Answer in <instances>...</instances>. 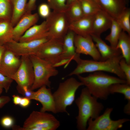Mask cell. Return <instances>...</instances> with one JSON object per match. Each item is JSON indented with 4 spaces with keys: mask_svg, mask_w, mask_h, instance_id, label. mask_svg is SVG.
<instances>
[{
    "mask_svg": "<svg viewBox=\"0 0 130 130\" xmlns=\"http://www.w3.org/2000/svg\"><path fill=\"white\" fill-rule=\"evenodd\" d=\"M98 99L92 96L86 87L83 88L79 96L75 100L78 109L76 117L77 127L79 130H86L88 120L95 119L103 110V104L98 101Z\"/></svg>",
    "mask_w": 130,
    "mask_h": 130,
    "instance_id": "6da1fadb",
    "label": "cell"
},
{
    "mask_svg": "<svg viewBox=\"0 0 130 130\" xmlns=\"http://www.w3.org/2000/svg\"><path fill=\"white\" fill-rule=\"evenodd\" d=\"M80 81L86 86L89 92L98 99L106 100L110 94L109 89L112 84L126 83V80L97 72L86 77L77 75Z\"/></svg>",
    "mask_w": 130,
    "mask_h": 130,
    "instance_id": "7a4b0ae2",
    "label": "cell"
},
{
    "mask_svg": "<svg viewBox=\"0 0 130 130\" xmlns=\"http://www.w3.org/2000/svg\"><path fill=\"white\" fill-rule=\"evenodd\" d=\"M122 55L104 61L84 60L80 58L76 62V68L68 75L71 76L86 73L104 71L116 75L119 78L125 80V75L120 67L119 62Z\"/></svg>",
    "mask_w": 130,
    "mask_h": 130,
    "instance_id": "3957f363",
    "label": "cell"
},
{
    "mask_svg": "<svg viewBox=\"0 0 130 130\" xmlns=\"http://www.w3.org/2000/svg\"><path fill=\"white\" fill-rule=\"evenodd\" d=\"M83 83L75 78L71 77L59 83L57 89L53 93L57 113H68L67 107L75 100L76 93Z\"/></svg>",
    "mask_w": 130,
    "mask_h": 130,
    "instance_id": "277c9868",
    "label": "cell"
},
{
    "mask_svg": "<svg viewBox=\"0 0 130 130\" xmlns=\"http://www.w3.org/2000/svg\"><path fill=\"white\" fill-rule=\"evenodd\" d=\"M29 58L32 65L34 76L31 89L33 91L44 85L50 88V78L57 76L58 71L51 63L35 55H30Z\"/></svg>",
    "mask_w": 130,
    "mask_h": 130,
    "instance_id": "5b68a950",
    "label": "cell"
},
{
    "mask_svg": "<svg viewBox=\"0 0 130 130\" xmlns=\"http://www.w3.org/2000/svg\"><path fill=\"white\" fill-rule=\"evenodd\" d=\"M60 125L59 121L52 114L33 111L26 119L20 130H56Z\"/></svg>",
    "mask_w": 130,
    "mask_h": 130,
    "instance_id": "8992f818",
    "label": "cell"
},
{
    "mask_svg": "<svg viewBox=\"0 0 130 130\" xmlns=\"http://www.w3.org/2000/svg\"><path fill=\"white\" fill-rule=\"evenodd\" d=\"M49 39H63L69 30L70 23L65 12L53 11L46 20Z\"/></svg>",
    "mask_w": 130,
    "mask_h": 130,
    "instance_id": "52a82bcc",
    "label": "cell"
},
{
    "mask_svg": "<svg viewBox=\"0 0 130 130\" xmlns=\"http://www.w3.org/2000/svg\"><path fill=\"white\" fill-rule=\"evenodd\" d=\"M113 108H108L104 113L95 119H90L88 120L87 130H117L121 128L123 124L130 121L127 118L114 120L111 118L110 114Z\"/></svg>",
    "mask_w": 130,
    "mask_h": 130,
    "instance_id": "ba28073f",
    "label": "cell"
},
{
    "mask_svg": "<svg viewBox=\"0 0 130 130\" xmlns=\"http://www.w3.org/2000/svg\"><path fill=\"white\" fill-rule=\"evenodd\" d=\"M63 40L49 39L39 47L35 55L48 61L53 65L56 64L62 60Z\"/></svg>",
    "mask_w": 130,
    "mask_h": 130,
    "instance_id": "9c48e42d",
    "label": "cell"
},
{
    "mask_svg": "<svg viewBox=\"0 0 130 130\" xmlns=\"http://www.w3.org/2000/svg\"><path fill=\"white\" fill-rule=\"evenodd\" d=\"M20 57V66L11 78L17 83V89L25 88L30 89L34 79L32 65L29 56H23Z\"/></svg>",
    "mask_w": 130,
    "mask_h": 130,
    "instance_id": "30bf717a",
    "label": "cell"
},
{
    "mask_svg": "<svg viewBox=\"0 0 130 130\" xmlns=\"http://www.w3.org/2000/svg\"><path fill=\"white\" fill-rule=\"evenodd\" d=\"M49 39L47 37L31 41L20 42L13 40L4 46L16 55H35L39 47Z\"/></svg>",
    "mask_w": 130,
    "mask_h": 130,
    "instance_id": "8fae6325",
    "label": "cell"
},
{
    "mask_svg": "<svg viewBox=\"0 0 130 130\" xmlns=\"http://www.w3.org/2000/svg\"><path fill=\"white\" fill-rule=\"evenodd\" d=\"M74 43L77 53L88 55L94 60H100V55L91 35L84 37L76 34Z\"/></svg>",
    "mask_w": 130,
    "mask_h": 130,
    "instance_id": "7c38bea8",
    "label": "cell"
},
{
    "mask_svg": "<svg viewBox=\"0 0 130 130\" xmlns=\"http://www.w3.org/2000/svg\"><path fill=\"white\" fill-rule=\"evenodd\" d=\"M20 57L6 48L0 64V73L11 78L20 65Z\"/></svg>",
    "mask_w": 130,
    "mask_h": 130,
    "instance_id": "4fadbf2b",
    "label": "cell"
},
{
    "mask_svg": "<svg viewBox=\"0 0 130 130\" xmlns=\"http://www.w3.org/2000/svg\"><path fill=\"white\" fill-rule=\"evenodd\" d=\"M32 100L39 102L42 107L40 111L43 112H50L57 113L53 93L50 88L43 86L34 91Z\"/></svg>",
    "mask_w": 130,
    "mask_h": 130,
    "instance_id": "5bb4252c",
    "label": "cell"
},
{
    "mask_svg": "<svg viewBox=\"0 0 130 130\" xmlns=\"http://www.w3.org/2000/svg\"><path fill=\"white\" fill-rule=\"evenodd\" d=\"M39 19L37 13H25L13 27V39L19 41L21 37L30 27L35 24Z\"/></svg>",
    "mask_w": 130,
    "mask_h": 130,
    "instance_id": "9a60e30c",
    "label": "cell"
},
{
    "mask_svg": "<svg viewBox=\"0 0 130 130\" xmlns=\"http://www.w3.org/2000/svg\"><path fill=\"white\" fill-rule=\"evenodd\" d=\"M94 15L84 16L70 23L69 30L77 35L84 37L92 33L93 22Z\"/></svg>",
    "mask_w": 130,
    "mask_h": 130,
    "instance_id": "2e32d148",
    "label": "cell"
},
{
    "mask_svg": "<svg viewBox=\"0 0 130 130\" xmlns=\"http://www.w3.org/2000/svg\"><path fill=\"white\" fill-rule=\"evenodd\" d=\"M112 19V18L104 11L101 9L99 11L94 15L92 34L100 36L102 33L110 28Z\"/></svg>",
    "mask_w": 130,
    "mask_h": 130,
    "instance_id": "e0dca14e",
    "label": "cell"
},
{
    "mask_svg": "<svg viewBox=\"0 0 130 130\" xmlns=\"http://www.w3.org/2000/svg\"><path fill=\"white\" fill-rule=\"evenodd\" d=\"M102 10L117 19L127 7L125 0H98Z\"/></svg>",
    "mask_w": 130,
    "mask_h": 130,
    "instance_id": "ac0fdd59",
    "label": "cell"
},
{
    "mask_svg": "<svg viewBox=\"0 0 130 130\" xmlns=\"http://www.w3.org/2000/svg\"><path fill=\"white\" fill-rule=\"evenodd\" d=\"M101 56L100 61H104L121 55L120 50L108 45L100 36L92 34L91 35Z\"/></svg>",
    "mask_w": 130,
    "mask_h": 130,
    "instance_id": "d6986e66",
    "label": "cell"
},
{
    "mask_svg": "<svg viewBox=\"0 0 130 130\" xmlns=\"http://www.w3.org/2000/svg\"><path fill=\"white\" fill-rule=\"evenodd\" d=\"M75 35L73 32L69 30L64 37L62 59H69L77 62L80 58V54L77 53L75 51L74 43Z\"/></svg>",
    "mask_w": 130,
    "mask_h": 130,
    "instance_id": "ffe728a7",
    "label": "cell"
},
{
    "mask_svg": "<svg viewBox=\"0 0 130 130\" xmlns=\"http://www.w3.org/2000/svg\"><path fill=\"white\" fill-rule=\"evenodd\" d=\"M48 35L47 23L45 20L39 24H35L30 27L21 37L19 41L34 40L47 37Z\"/></svg>",
    "mask_w": 130,
    "mask_h": 130,
    "instance_id": "44dd1931",
    "label": "cell"
},
{
    "mask_svg": "<svg viewBox=\"0 0 130 130\" xmlns=\"http://www.w3.org/2000/svg\"><path fill=\"white\" fill-rule=\"evenodd\" d=\"M12 8L11 20L13 27L25 14L27 0H10Z\"/></svg>",
    "mask_w": 130,
    "mask_h": 130,
    "instance_id": "7402d4cb",
    "label": "cell"
},
{
    "mask_svg": "<svg viewBox=\"0 0 130 130\" xmlns=\"http://www.w3.org/2000/svg\"><path fill=\"white\" fill-rule=\"evenodd\" d=\"M13 27L10 20L0 19V45L3 46L13 40Z\"/></svg>",
    "mask_w": 130,
    "mask_h": 130,
    "instance_id": "603a6c76",
    "label": "cell"
},
{
    "mask_svg": "<svg viewBox=\"0 0 130 130\" xmlns=\"http://www.w3.org/2000/svg\"><path fill=\"white\" fill-rule=\"evenodd\" d=\"M116 48L120 50L123 58L130 64V35L122 31Z\"/></svg>",
    "mask_w": 130,
    "mask_h": 130,
    "instance_id": "cb8c5ba5",
    "label": "cell"
},
{
    "mask_svg": "<svg viewBox=\"0 0 130 130\" xmlns=\"http://www.w3.org/2000/svg\"><path fill=\"white\" fill-rule=\"evenodd\" d=\"M65 13L70 23L84 16L79 0L73 2L69 5Z\"/></svg>",
    "mask_w": 130,
    "mask_h": 130,
    "instance_id": "d4e9b609",
    "label": "cell"
},
{
    "mask_svg": "<svg viewBox=\"0 0 130 130\" xmlns=\"http://www.w3.org/2000/svg\"><path fill=\"white\" fill-rule=\"evenodd\" d=\"M110 34L105 38L112 47L116 48L122 30L117 22L116 20L112 18V23Z\"/></svg>",
    "mask_w": 130,
    "mask_h": 130,
    "instance_id": "484cf974",
    "label": "cell"
},
{
    "mask_svg": "<svg viewBox=\"0 0 130 130\" xmlns=\"http://www.w3.org/2000/svg\"><path fill=\"white\" fill-rule=\"evenodd\" d=\"M84 16L95 15L102 9L100 5L94 0H79Z\"/></svg>",
    "mask_w": 130,
    "mask_h": 130,
    "instance_id": "4316f807",
    "label": "cell"
},
{
    "mask_svg": "<svg viewBox=\"0 0 130 130\" xmlns=\"http://www.w3.org/2000/svg\"><path fill=\"white\" fill-rule=\"evenodd\" d=\"M109 91L110 94L118 93L123 95L125 99L130 101V85L126 83H115L110 87Z\"/></svg>",
    "mask_w": 130,
    "mask_h": 130,
    "instance_id": "83f0119b",
    "label": "cell"
},
{
    "mask_svg": "<svg viewBox=\"0 0 130 130\" xmlns=\"http://www.w3.org/2000/svg\"><path fill=\"white\" fill-rule=\"evenodd\" d=\"M116 20L122 30L130 35V8L127 7Z\"/></svg>",
    "mask_w": 130,
    "mask_h": 130,
    "instance_id": "f1b7e54d",
    "label": "cell"
},
{
    "mask_svg": "<svg viewBox=\"0 0 130 130\" xmlns=\"http://www.w3.org/2000/svg\"><path fill=\"white\" fill-rule=\"evenodd\" d=\"M12 11L10 0H0V19L11 20Z\"/></svg>",
    "mask_w": 130,
    "mask_h": 130,
    "instance_id": "f546056e",
    "label": "cell"
},
{
    "mask_svg": "<svg viewBox=\"0 0 130 130\" xmlns=\"http://www.w3.org/2000/svg\"><path fill=\"white\" fill-rule=\"evenodd\" d=\"M47 3L54 11L65 12L69 6L67 0H47Z\"/></svg>",
    "mask_w": 130,
    "mask_h": 130,
    "instance_id": "4dcf8cb0",
    "label": "cell"
},
{
    "mask_svg": "<svg viewBox=\"0 0 130 130\" xmlns=\"http://www.w3.org/2000/svg\"><path fill=\"white\" fill-rule=\"evenodd\" d=\"M119 65L125 75L126 84L130 85V64H127L123 58L119 61Z\"/></svg>",
    "mask_w": 130,
    "mask_h": 130,
    "instance_id": "1f68e13d",
    "label": "cell"
},
{
    "mask_svg": "<svg viewBox=\"0 0 130 130\" xmlns=\"http://www.w3.org/2000/svg\"><path fill=\"white\" fill-rule=\"evenodd\" d=\"M39 16L43 18L46 19L50 15L51 12V8L47 3H42L40 4L38 8Z\"/></svg>",
    "mask_w": 130,
    "mask_h": 130,
    "instance_id": "d6a6232c",
    "label": "cell"
},
{
    "mask_svg": "<svg viewBox=\"0 0 130 130\" xmlns=\"http://www.w3.org/2000/svg\"><path fill=\"white\" fill-rule=\"evenodd\" d=\"M13 80L11 78L6 76L0 73V84L7 93L11 87Z\"/></svg>",
    "mask_w": 130,
    "mask_h": 130,
    "instance_id": "836d02e7",
    "label": "cell"
},
{
    "mask_svg": "<svg viewBox=\"0 0 130 130\" xmlns=\"http://www.w3.org/2000/svg\"><path fill=\"white\" fill-rule=\"evenodd\" d=\"M14 120L11 117L9 116H5L3 117L0 120L1 125L3 127L9 128L14 125Z\"/></svg>",
    "mask_w": 130,
    "mask_h": 130,
    "instance_id": "e575fe53",
    "label": "cell"
},
{
    "mask_svg": "<svg viewBox=\"0 0 130 130\" xmlns=\"http://www.w3.org/2000/svg\"><path fill=\"white\" fill-rule=\"evenodd\" d=\"M36 1V0H29L26 4L25 13H31L32 11L35 9Z\"/></svg>",
    "mask_w": 130,
    "mask_h": 130,
    "instance_id": "d590c367",
    "label": "cell"
},
{
    "mask_svg": "<svg viewBox=\"0 0 130 130\" xmlns=\"http://www.w3.org/2000/svg\"><path fill=\"white\" fill-rule=\"evenodd\" d=\"M10 101V97L7 96H2L0 97V109L3 107Z\"/></svg>",
    "mask_w": 130,
    "mask_h": 130,
    "instance_id": "8d00e7d4",
    "label": "cell"
},
{
    "mask_svg": "<svg viewBox=\"0 0 130 130\" xmlns=\"http://www.w3.org/2000/svg\"><path fill=\"white\" fill-rule=\"evenodd\" d=\"M72 60L69 59H66L61 60L56 64L53 65L55 67H58L64 65H65V67L67 66V65L69 64Z\"/></svg>",
    "mask_w": 130,
    "mask_h": 130,
    "instance_id": "74e56055",
    "label": "cell"
},
{
    "mask_svg": "<svg viewBox=\"0 0 130 130\" xmlns=\"http://www.w3.org/2000/svg\"><path fill=\"white\" fill-rule=\"evenodd\" d=\"M30 101V100L26 97L22 98L19 105L22 107H26L29 105Z\"/></svg>",
    "mask_w": 130,
    "mask_h": 130,
    "instance_id": "f35d334b",
    "label": "cell"
},
{
    "mask_svg": "<svg viewBox=\"0 0 130 130\" xmlns=\"http://www.w3.org/2000/svg\"><path fill=\"white\" fill-rule=\"evenodd\" d=\"M13 101L15 105L20 104L22 98L19 95H13L12 96Z\"/></svg>",
    "mask_w": 130,
    "mask_h": 130,
    "instance_id": "ab89813d",
    "label": "cell"
},
{
    "mask_svg": "<svg viewBox=\"0 0 130 130\" xmlns=\"http://www.w3.org/2000/svg\"><path fill=\"white\" fill-rule=\"evenodd\" d=\"M128 102L125 105L124 108V112L125 114L128 115L130 114V101Z\"/></svg>",
    "mask_w": 130,
    "mask_h": 130,
    "instance_id": "60d3db41",
    "label": "cell"
},
{
    "mask_svg": "<svg viewBox=\"0 0 130 130\" xmlns=\"http://www.w3.org/2000/svg\"><path fill=\"white\" fill-rule=\"evenodd\" d=\"M5 49L6 48L4 46L0 45V64Z\"/></svg>",
    "mask_w": 130,
    "mask_h": 130,
    "instance_id": "b9f144b4",
    "label": "cell"
},
{
    "mask_svg": "<svg viewBox=\"0 0 130 130\" xmlns=\"http://www.w3.org/2000/svg\"><path fill=\"white\" fill-rule=\"evenodd\" d=\"M78 0H67V4L68 6L70 5L73 2Z\"/></svg>",
    "mask_w": 130,
    "mask_h": 130,
    "instance_id": "7bdbcfd3",
    "label": "cell"
},
{
    "mask_svg": "<svg viewBox=\"0 0 130 130\" xmlns=\"http://www.w3.org/2000/svg\"><path fill=\"white\" fill-rule=\"evenodd\" d=\"M3 89L2 86L0 84V95L2 93Z\"/></svg>",
    "mask_w": 130,
    "mask_h": 130,
    "instance_id": "ee69618b",
    "label": "cell"
},
{
    "mask_svg": "<svg viewBox=\"0 0 130 130\" xmlns=\"http://www.w3.org/2000/svg\"><path fill=\"white\" fill-rule=\"evenodd\" d=\"M126 3L127 5L129 2L130 0H125Z\"/></svg>",
    "mask_w": 130,
    "mask_h": 130,
    "instance_id": "f6af8a7d",
    "label": "cell"
},
{
    "mask_svg": "<svg viewBox=\"0 0 130 130\" xmlns=\"http://www.w3.org/2000/svg\"><path fill=\"white\" fill-rule=\"evenodd\" d=\"M94 0L97 3H98L99 5L98 0Z\"/></svg>",
    "mask_w": 130,
    "mask_h": 130,
    "instance_id": "bcb514c9",
    "label": "cell"
}]
</instances>
